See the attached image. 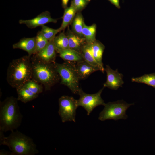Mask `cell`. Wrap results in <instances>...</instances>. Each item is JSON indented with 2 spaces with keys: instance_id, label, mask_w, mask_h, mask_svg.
Here are the masks:
<instances>
[{
  "instance_id": "cell-5",
  "label": "cell",
  "mask_w": 155,
  "mask_h": 155,
  "mask_svg": "<svg viewBox=\"0 0 155 155\" xmlns=\"http://www.w3.org/2000/svg\"><path fill=\"white\" fill-rule=\"evenodd\" d=\"M60 78L61 83L67 86L74 94L79 95L81 88L80 79L74 62L65 61L62 63H53Z\"/></svg>"
},
{
  "instance_id": "cell-15",
  "label": "cell",
  "mask_w": 155,
  "mask_h": 155,
  "mask_svg": "<svg viewBox=\"0 0 155 155\" xmlns=\"http://www.w3.org/2000/svg\"><path fill=\"white\" fill-rule=\"evenodd\" d=\"M84 60L92 65L98 68L104 73V69L102 68L96 60L93 54L91 44L86 43L82 47L81 51Z\"/></svg>"
},
{
  "instance_id": "cell-29",
  "label": "cell",
  "mask_w": 155,
  "mask_h": 155,
  "mask_svg": "<svg viewBox=\"0 0 155 155\" xmlns=\"http://www.w3.org/2000/svg\"><path fill=\"white\" fill-rule=\"evenodd\" d=\"M0 155H13L12 153L4 150H0Z\"/></svg>"
},
{
  "instance_id": "cell-3",
  "label": "cell",
  "mask_w": 155,
  "mask_h": 155,
  "mask_svg": "<svg viewBox=\"0 0 155 155\" xmlns=\"http://www.w3.org/2000/svg\"><path fill=\"white\" fill-rule=\"evenodd\" d=\"M17 98L7 97L0 105V131H11L21 125L23 116L21 113Z\"/></svg>"
},
{
  "instance_id": "cell-2",
  "label": "cell",
  "mask_w": 155,
  "mask_h": 155,
  "mask_svg": "<svg viewBox=\"0 0 155 155\" xmlns=\"http://www.w3.org/2000/svg\"><path fill=\"white\" fill-rule=\"evenodd\" d=\"M0 145L7 146L13 155H34L39 152L32 139L17 130L11 131L7 137L0 131Z\"/></svg>"
},
{
  "instance_id": "cell-8",
  "label": "cell",
  "mask_w": 155,
  "mask_h": 155,
  "mask_svg": "<svg viewBox=\"0 0 155 155\" xmlns=\"http://www.w3.org/2000/svg\"><path fill=\"white\" fill-rule=\"evenodd\" d=\"M105 87L97 92L92 94L86 93L81 89L79 95L80 98L78 100V106H81L86 111L89 115L96 107L100 105L104 106L105 103L101 97V94Z\"/></svg>"
},
{
  "instance_id": "cell-28",
  "label": "cell",
  "mask_w": 155,
  "mask_h": 155,
  "mask_svg": "<svg viewBox=\"0 0 155 155\" xmlns=\"http://www.w3.org/2000/svg\"><path fill=\"white\" fill-rule=\"evenodd\" d=\"M111 4L114 5L116 8L119 9L120 6L119 4V0H108Z\"/></svg>"
},
{
  "instance_id": "cell-30",
  "label": "cell",
  "mask_w": 155,
  "mask_h": 155,
  "mask_svg": "<svg viewBox=\"0 0 155 155\" xmlns=\"http://www.w3.org/2000/svg\"><path fill=\"white\" fill-rule=\"evenodd\" d=\"M69 0H61L62 6L64 9L67 7V4Z\"/></svg>"
},
{
  "instance_id": "cell-6",
  "label": "cell",
  "mask_w": 155,
  "mask_h": 155,
  "mask_svg": "<svg viewBox=\"0 0 155 155\" xmlns=\"http://www.w3.org/2000/svg\"><path fill=\"white\" fill-rule=\"evenodd\" d=\"M134 104H128L123 100L109 102L105 104L103 110L100 113L98 119L101 121L113 119H126L128 118L126 111Z\"/></svg>"
},
{
  "instance_id": "cell-12",
  "label": "cell",
  "mask_w": 155,
  "mask_h": 155,
  "mask_svg": "<svg viewBox=\"0 0 155 155\" xmlns=\"http://www.w3.org/2000/svg\"><path fill=\"white\" fill-rule=\"evenodd\" d=\"M36 47V37L23 38L13 45V49H19L27 52L31 56L35 54Z\"/></svg>"
},
{
  "instance_id": "cell-26",
  "label": "cell",
  "mask_w": 155,
  "mask_h": 155,
  "mask_svg": "<svg viewBox=\"0 0 155 155\" xmlns=\"http://www.w3.org/2000/svg\"><path fill=\"white\" fill-rule=\"evenodd\" d=\"M24 85L33 93L38 95L43 91V88L42 85H40L33 79L30 80Z\"/></svg>"
},
{
  "instance_id": "cell-18",
  "label": "cell",
  "mask_w": 155,
  "mask_h": 155,
  "mask_svg": "<svg viewBox=\"0 0 155 155\" xmlns=\"http://www.w3.org/2000/svg\"><path fill=\"white\" fill-rule=\"evenodd\" d=\"M77 12L71 3L69 7L65 9L62 22L61 26L59 28L60 32L64 30L72 22Z\"/></svg>"
},
{
  "instance_id": "cell-10",
  "label": "cell",
  "mask_w": 155,
  "mask_h": 155,
  "mask_svg": "<svg viewBox=\"0 0 155 155\" xmlns=\"http://www.w3.org/2000/svg\"><path fill=\"white\" fill-rule=\"evenodd\" d=\"M107 74V79L104 84L103 86L114 90H117L119 87H121L124 83L123 80V75L119 73L118 69L115 70L112 69L110 67L106 65L104 69Z\"/></svg>"
},
{
  "instance_id": "cell-17",
  "label": "cell",
  "mask_w": 155,
  "mask_h": 155,
  "mask_svg": "<svg viewBox=\"0 0 155 155\" xmlns=\"http://www.w3.org/2000/svg\"><path fill=\"white\" fill-rule=\"evenodd\" d=\"M18 101L26 103L36 98L38 95L36 94L24 85L16 89Z\"/></svg>"
},
{
  "instance_id": "cell-16",
  "label": "cell",
  "mask_w": 155,
  "mask_h": 155,
  "mask_svg": "<svg viewBox=\"0 0 155 155\" xmlns=\"http://www.w3.org/2000/svg\"><path fill=\"white\" fill-rule=\"evenodd\" d=\"M57 52L60 57L66 61L78 62L84 60L81 52L70 48L59 51Z\"/></svg>"
},
{
  "instance_id": "cell-9",
  "label": "cell",
  "mask_w": 155,
  "mask_h": 155,
  "mask_svg": "<svg viewBox=\"0 0 155 155\" xmlns=\"http://www.w3.org/2000/svg\"><path fill=\"white\" fill-rule=\"evenodd\" d=\"M57 20V19L52 18L50 13L46 11L33 19L28 20H20L19 22L20 24H25L30 28L33 29L49 23H56Z\"/></svg>"
},
{
  "instance_id": "cell-22",
  "label": "cell",
  "mask_w": 155,
  "mask_h": 155,
  "mask_svg": "<svg viewBox=\"0 0 155 155\" xmlns=\"http://www.w3.org/2000/svg\"><path fill=\"white\" fill-rule=\"evenodd\" d=\"M56 51L63 50L69 48L68 38L64 32H62L53 39Z\"/></svg>"
},
{
  "instance_id": "cell-11",
  "label": "cell",
  "mask_w": 155,
  "mask_h": 155,
  "mask_svg": "<svg viewBox=\"0 0 155 155\" xmlns=\"http://www.w3.org/2000/svg\"><path fill=\"white\" fill-rule=\"evenodd\" d=\"M56 49L53 40L50 41L46 46L36 54L42 60L48 63H53L56 58Z\"/></svg>"
},
{
  "instance_id": "cell-24",
  "label": "cell",
  "mask_w": 155,
  "mask_h": 155,
  "mask_svg": "<svg viewBox=\"0 0 155 155\" xmlns=\"http://www.w3.org/2000/svg\"><path fill=\"white\" fill-rule=\"evenodd\" d=\"M40 32L46 38L50 41L53 40L56 35L60 31L59 28L54 29L44 25L42 26Z\"/></svg>"
},
{
  "instance_id": "cell-13",
  "label": "cell",
  "mask_w": 155,
  "mask_h": 155,
  "mask_svg": "<svg viewBox=\"0 0 155 155\" xmlns=\"http://www.w3.org/2000/svg\"><path fill=\"white\" fill-rule=\"evenodd\" d=\"M76 67L80 80L86 79L92 73L100 71L98 68L92 65L84 60L77 62Z\"/></svg>"
},
{
  "instance_id": "cell-1",
  "label": "cell",
  "mask_w": 155,
  "mask_h": 155,
  "mask_svg": "<svg viewBox=\"0 0 155 155\" xmlns=\"http://www.w3.org/2000/svg\"><path fill=\"white\" fill-rule=\"evenodd\" d=\"M32 78L31 56H24L10 63L7 70V80L12 87L16 89Z\"/></svg>"
},
{
  "instance_id": "cell-21",
  "label": "cell",
  "mask_w": 155,
  "mask_h": 155,
  "mask_svg": "<svg viewBox=\"0 0 155 155\" xmlns=\"http://www.w3.org/2000/svg\"><path fill=\"white\" fill-rule=\"evenodd\" d=\"M72 22V31L78 36L84 37L82 30L84 22L80 12L77 13Z\"/></svg>"
},
{
  "instance_id": "cell-4",
  "label": "cell",
  "mask_w": 155,
  "mask_h": 155,
  "mask_svg": "<svg viewBox=\"0 0 155 155\" xmlns=\"http://www.w3.org/2000/svg\"><path fill=\"white\" fill-rule=\"evenodd\" d=\"M33 79L44 86L45 91H49L51 88L60 81V78L53 63L46 62L36 54L31 57Z\"/></svg>"
},
{
  "instance_id": "cell-20",
  "label": "cell",
  "mask_w": 155,
  "mask_h": 155,
  "mask_svg": "<svg viewBox=\"0 0 155 155\" xmlns=\"http://www.w3.org/2000/svg\"><path fill=\"white\" fill-rule=\"evenodd\" d=\"M96 26L93 24L90 26H88L84 24L82 30L83 37L85 39L86 43L92 44L96 40Z\"/></svg>"
},
{
  "instance_id": "cell-23",
  "label": "cell",
  "mask_w": 155,
  "mask_h": 155,
  "mask_svg": "<svg viewBox=\"0 0 155 155\" xmlns=\"http://www.w3.org/2000/svg\"><path fill=\"white\" fill-rule=\"evenodd\" d=\"M132 82L146 84L155 88V73L145 74L140 77L132 78Z\"/></svg>"
},
{
  "instance_id": "cell-14",
  "label": "cell",
  "mask_w": 155,
  "mask_h": 155,
  "mask_svg": "<svg viewBox=\"0 0 155 155\" xmlns=\"http://www.w3.org/2000/svg\"><path fill=\"white\" fill-rule=\"evenodd\" d=\"M66 35L68 39L69 48L81 53L82 47L86 43L85 39L78 36L69 28L67 31Z\"/></svg>"
},
{
  "instance_id": "cell-7",
  "label": "cell",
  "mask_w": 155,
  "mask_h": 155,
  "mask_svg": "<svg viewBox=\"0 0 155 155\" xmlns=\"http://www.w3.org/2000/svg\"><path fill=\"white\" fill-rule=\"evenodd\" d=\"M58 113L63 123L75 122L76 110L78 107V100L73 97L63 95L59 99Z\"/></svg>"
},
{
  "instance_id": "cell-25",
  "label": "cell",
  "mask_w": 155,
  "mask_h": 155,
  "mask_svg": "<svg viewBox=\"0 0 155 155\" xmlns=\"http://www.w3.org/2000/svg\"><path fill=\"white\" fill-rule=\"evenodd\" d=\"M36 37V47L35 54H37L44 48L49 41L42 35L40 31L37 33Z\"/></svg>"
},
{
  "instance_id": "cell-27",
  "label": "cell",
  "mask_w": 155,
  "mask_h": 155,
  "mask_svg": "<svg viewBox=\"0 0 155 155\" xmlns=\"http://www.w3.org/2000/svg\"><path fill=\"white\" fill-rule=\"evenodd\" d=\"M91 0H72L71 3L76 9L77 12H80L89 4Z\"/></svg>"
},
{
  "instance_id": "cell-19",
  "label": "cell",
  "mask_w": 155,
  "mask_h": 155,
  "mask_svg": "<svg viewBox=\"0 0 155 155\" xmlns=\"http://www.w3.org/2000/svg\"><path fill=\"white\" fill-rule=\"evenodd\" d=\"M91 46L93 54L96 60L101 67L104 69L102 59L105 46L100 41L96 40L91 44Z\"/></svg>"
}]
</instances>
